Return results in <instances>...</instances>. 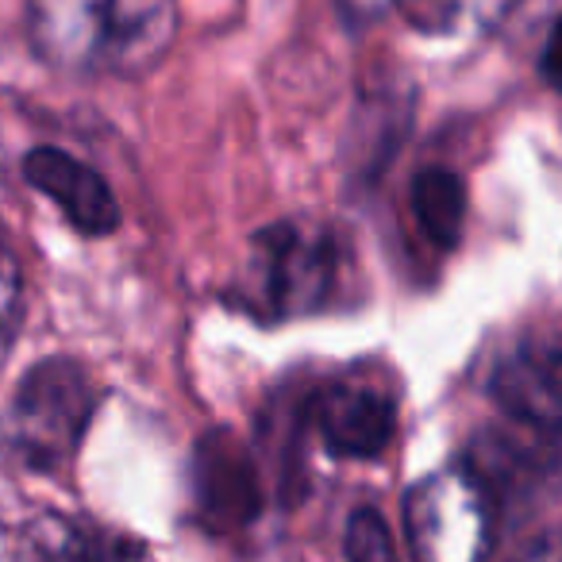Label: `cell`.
<instances>
[{
	"label": "cell",
	"mask_w": 562,
	"mask_h": 562,
	"mask_svg": "<svg viewBox=\"0 0 562 562\" xmlns=\"http://www.w3.org/2000/svg\"><path fill=\"white\" fill-rule=\"evenodd\" d=\"M490 397L531 431H562V331L520 336L490 374Z\"/></svg>",
	"instance_id": "obj_4"
},
{
	"label": "cell",
	"mask_w": 562,
	"mask_h": 562,
	"mask_svg": "<svg viewBox=\"0 0 562 562\" xmlns=\"http://www.w3.org/2000/svg\"><path fill=\"white\" fill-rule=\"evenodd\" d=\"M93 408L97 390L81 362L43 359L16 385L9 439L32 470H58L74 459Z\"/></svg>",
	"instance_id": "obj_2"
},
{
	"label": "cell",
	"mask_w": 562,
	"mask_h": 562,
	"mask_svg": "<svg viewBox=\"0 0 562 562\" xmlns=\"http://www.w3.org/2000/svg\"><path fill=\"white\" fill-rule=\"evenodd\" d=\"M255 308L270 321L301 316L321 308L336 285V239L324 227L305 224H270L255 235Z\"/></svg>",
	"instance_id": "obj_3"
},
{
	"label": "cell",
	"mask_w": 562,
	"mask_h": 562,
	"mask_svg": "<svg viewBox=\"0 0 562 562\" xmlns=\"http://www.w3.org/2000/svg\"><path fill=\"white\" fill-rule=\"evenodd\" d=\"M408 201H413V216L420 232L436 247H459L462 227H467V186L459 173L447 166H424L413 178Z\"/></svg>",
	"instance_id": "obj_9"
},
{
	"label": "cell",
	"mask_w": 562,
	"mask_h": 562,
	"mask_svg": "<svg viewBox=\"0 0 562 562\" xmlns=\"http://www.w3.org/2000/svg\"><path fill=\"white\" fill-rule=\"evenodd\" d=\"M20 316H24V285H20V262L4 243H0V362L9 359L16 344Z\"/></svg>",
	"instance_id": "obj_12"
},
{
	"label": "cell",
	"mask_w": 562,
	"mask_h": 562,
	"mask_svg": "<svg viewBox=\"0 0 562 562\" xmlns=\"http://www.w3.org/2000/svg\"><path fill=\"white\" fill-rule=\"evenodd\" d=\"M196 516L212 531H239L262 513L258 467L247 443L224 428H212L193 447Z\"/></svg>",
	"instance_id": "obj_5"
},
{
	"label": "cell",
	"mask_w": 562,
	"mask_h": 562,
	"mask_svg": "<svg viewBox=\"0 0 562 562\" xmlns=\"http://www.w3.org/2000/svg\"><path fill=\"white\" fill-rule=\"evenodd\" d=\"M508 4L513 0H393L401 20L431 40H467L490 32Z\"/></svg>",
	"instance_id": "obj_10"
},
{
	"label": "cell",
	"mask_w": 562,
	"mask_h": 562,
	"mask_svg": "<svg viewBox=\"0 0 562 562\" xmlns=\"http://www.w3.org/2000/svg\"><path fill=\"white\" fill-rule=\"evenodd\" d=\"M347 562H397V547H393L390 524L374 508H359L347 520Z\"/></svg>",
	"instance_id": "obj_11"
},
{
	"label": "cell",
	"mask_w": 562,
	"mask_h": 562,
	"mask_svg": "<svg viewBox=\"0 0 562 562\" xmlns=\"http://www.w3.org/2000/svg\"><path fill=\"white\" fill-rule=\"evenodd\" d=\"M27 40L58 70L139 78L178 40V0H32Z\"/></svg>",
	"instance_id": "obj_1"
},
{
	"label": "cell",
	"mask_w": 562,
	"mask_h": 562,
	"mask_svg": "<svg viewBox=\"0 0 562 562\" xmlns=\"http://www.w3.org/2000/svg\"><path fill=\"white\" fill-rule=\"evenodd\" d=\"M27 562H150L139 539L81 516L47 513L24 531Z\"/></svg>",
	"instance_id": "obj_8"
},
{
	"label": "cell",
	"mask_w": 562,
	"mask_h": 562,
	"mask_svg": "<svg viewBox=\"0 0 562 562\" xmlns=\"http://www.w3.org/2000/svg\"><path fill=\"white\" fill-rule=\"evenodd\" d=\"M539 70H543V81L554 86L562 93V16L554 20L551 35L543 43V58H539Z\"/></svg>",
	"instance_id": "obj_13"
},
{
	"label": "cell",
	"mask_w": 562,
	"mask_h": 562,
	"mask_svg": "<svg viewBox=\"0 0 562 562\" xmlns=\"http://www.w3.org/2000/svg\"><path fill=\"white\" fill-rule=\"evenodd\" d=\"M516 562H562V531H554V536L539 539V543L528 547V551H524Z\"/></svg>",
	"instance_id": "obj_14"
},
{
	"label": "cell",
	"mask_w": 562,
	"mask_h": 562,
	"mask_svg": "<svg viewBox=\"0 0 562 562\" xmlns=\"http://www.w3.org/2000/svg\"><path fill=\"white\" fill-rule=\"evenodd\" d=\"M313 420L324 447L339 459H378L393 443L397 405L390 393L367 382H331L316 393Z\"/></svg>",
	"instance_id": "obj_6"
},
{
	"label": "cell",
	"mask_w": 562,
	"mask_h": 562,
	"mask_svg": "<svg viewBox=\"0 0 562 562\" xmlns=\"http://www.w3.org/2000/svg\"><path fill=\"white\" fill-rule=\"evenodd\" d=\"M24 178L32 189L63 209V216L81 235H109L120 227V204L112 196L109 181L93 166L78 162L58 147H35L24 158Z\"/></svg>",
	"instance_id": "obj_7"
}]
</instances>
